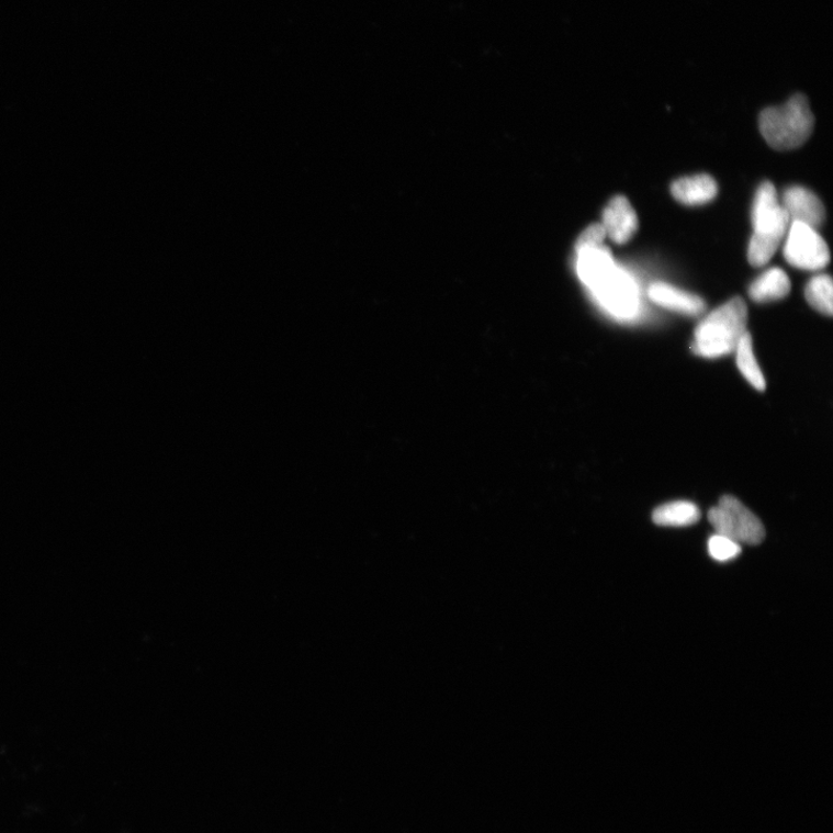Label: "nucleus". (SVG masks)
<instances>
[{
    "instance_id": "20e7f679",
    "label": "nucleus",
    "mask_w": 833,
    "mask_h": 833,
    "mask_svg": "<svg viewBox=\"0 0 833 833\" xmlns=\"http://www.w3.org/2000/svg\"><path fill=\"white\" fill-rule=\"evenodd\" d=\"M815 119L802 94L781 106H774L759 116L761 133L768 145L779 151L802 146L814 131Z\"/></svg>"
},
{
    "instance_id": "f257e3e1",
    "label": "nucleus",
    "mask_w": 833,
    "mask_h": 833,
    "mask_svg": "<svg viewBox=\"0 0 833 833\" xmlns=\"http://www.w3.org/2000/svg\"><path fill=\"white\" fill-rule=\"evenodd\" d=\"M576 271L595 301L618 319H630L639 311V291L631 275L619 268L605 245L575 248Z\"/></svg>"
},
{
    "instance_id": "f8f14e48",
    "label": "nucleus",
    "mask_w": 833,
    "mask_h": 833,
    "mask_svg": "<svg viewBox=\"0 0 833 833\" xmlns=\"http://www.w3.org/2000/svg\"><path fill=\"white\" fill-rule=\"evenodd\" d=\"M652 519L662 527H688L699 521L700 510L690 502H675L657 507Z\"/></svg>"
},
{
    "instance_id": "1a4fd4ad",
    "label": "nucleus",
    "mask_w": 833,
    "mask_h": 833,
    "mask_svg": "<svg viewBox=\"0 0 833 833\" xmlns=\"http://www.w3.org/2000/svg\"><path fill=\"white\" fill-rule=\"evenodd\" d=\"M651 301L667 309L697 316L707 309V304L696 294L678 290L666 283H654L649 289Z\"/></svg>"
},
{
    "instance_id": "6e6552de",
    "label": "nucleus",
    "mask_w": 833,
    "mask_h": 833,
    "mask_svg": "<svg viewBox=\"0 0 833 833\" xmlns=\"http://www.w3.org/2000/svg\"><path fill=\"white\" fill-rule=\"evenodd\" d=\"M638 217L624 196L614 198L604 212L603 226L607 237L617 245L631 240L638 229Z\"/></svg>"
},
{
    "instance_id": "7ed1b4c3",
    "label": "nucleus",
    "mask_w": 833,
    "mask_h": 833,
    "mask_svg": "<svg viewBox=\"0 0 833 833\" xmlns=\"http://www.w3.org/2000/svg\"><path fill=\"white\" fill-rule=\"evenodd\" d=\"M747 308L736 296L711 313L697 327L693 350L703 358H720L735 352L746 333Z\"/></svg>"
},
{
    "instance_id": "0eeeda50",
    "label": "nucleus",
    "mask_w": 833,
    "mask_h": 833,
    "mask_svg": "<svg viewBox=\"0 0 833 833\" xmlns=\"http://www.w3.org/2000/svg\"><path fill=\"white\" fill-rule=\"evenodd\" d=\"M781 206L792 223H801L817 229L825 219V209L821 200L814 192L802 187L788 188Z\"/></svg>"
},
{
    "instance_id": "9d476101",
    "label": "nucleus",
    "mask_w": 833,
    "mask_h": 833,
    "mask_svg": "<svg viewBox=\"0 0 833 833\" xmlns=\"http://www.w3.org/2000/svg\"><path fill=\"white\" fill-rule=\"evenodd\" d=\"M717 194V182L707 175L683 178L672 184V195L685 205L707 204L714 200Z\"/></svg>"
},
{
    "instance_id": "ddd939ff",
    "label": "nucleus",
    "mask_w": 833,
    "mask_h": 833,
    "mask_svg": "<svg viewBox=\"0 0 833 833\" xmlns=\"http://www.w3.org/2000/svg\"><path fill=\"white\" fill-rule=\"evenodd\" d=\"M735 352L736 364L742 375L754 389L763 392L766 389V382L762 370L757 364L753 348V338L750 333L746 331L741 338Z\"/></svg>"
},
{
    "instance_id": "4468645a",
    "label": "nucleus",
    "mask_w": 833,
    "mask_h": 833,
    "mask_svg": "<svg viewBox=\"0 0 833 833\" xmlns=\"http://www.w3.org/2000/svg\"><path fill=\"white\" fill-rule=\"evenodd\" d=\"M832 281L826 274L817 275L806 288V299L809 305L823 315H832Z\"/></svg>"
},
{
    "instance_id": "f03ea898",
    "label": "nucleus",
    "mask_w": 833,
    "mask_h": 833,
    "mask_svg": "<svg viewBox=\"0 0 833 833\" xmlns=\"http://www.w3.org/2000/svg\"><path fill=\"white\" fill-rule=\"evenodd\" d=\"M752 219L754 234L747 249V260L752 266L759 268L774 258L790 223L772 182L766 181L759 185Z\"/></svg>"
},
{
    "instance_id": "423d86ee",
    "label": "nucleus",
    "mask_w": 833,
    "mask_h": 833,
    "mask_svg": "<svg viewBox=\"0 0 833 833\" xmlns=\"http://www.w3.org/2000/svg\"><path fill=\"white\" fill-rule=\"evenodd\" d=\"M786 261L802 270H820L828 266L830 251L815 228L792 223L784 248Z\"/></svg>"
},
{
    "instance_id": "2eb2a0df",
    "label": "nucleus",
    "mask_w": 833,
    "mask_h": 833,
    "mask_svg": "<svg viewBox=\"0 0 833 833\" xmlns=\"http://www.w3.org/2000/svg\"><path fill=\"white\" fill-rule=\"evenodd\" d=\"M709 552L717 562H730L735 560L742 552L741 544L716 533L709 540Z\"/></svg>"
},
{
    "instance_id": "39448f33",
    "label": "nucleus",
    "mask_w": 833,
    "mask_h": 833,
    "mask_svg": "<svg viewBox=\"0 0 833 833\" xmlns=\"http://www.w3.org/2000/svg\"><path fill=\"white\" fill-rule=\"evenodd\" d=\"M708 518L719 536L739 544L757 545L765 539L762 521L732 496L722 497L719 504L710 509Z\"/></svg>"
},
{
    "instance_id": "9b49d317",
    "label": "nucleus",
    "mask_w": 833,
    "mask_h": 833,
    "mask_svg": "<svg viewBox=\"0 0 833 833\" xmlns=\"http://www.w3.org/2000/svg\"><path fill=\"white\" fill-rule=\"evenodd\" d=\"M790 291L789 278L780 268L765 271L751 285L750 295L755 303L764 304L780 301Z\"/></svg>"
}]
</instances>
